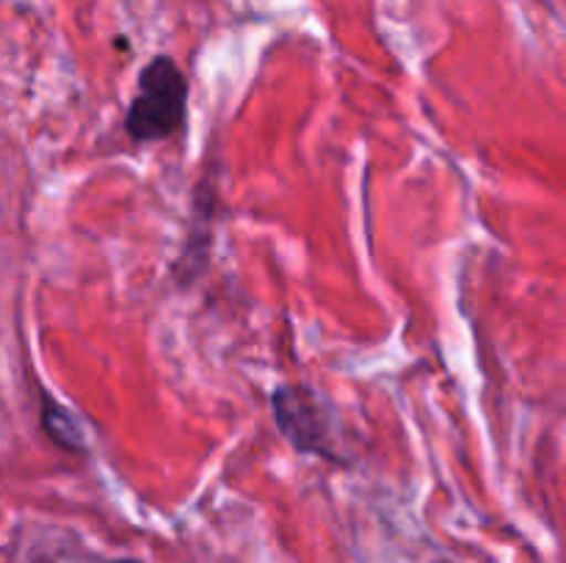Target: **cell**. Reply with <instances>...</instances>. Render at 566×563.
I'll return each instance as SVG.
<instances>
[{"label": "cell", "instance_id": "1", "mask_svg": "<svg viewBox=\"0 0 566 563\" xmlns=\"http://www.w3.org/2000/svg\"><path fill=\"white\" fill-rule=\"evenodd\" d=\"M188 116V81L175 59L155 55L138 75V92L130 99L125 130L133 141H166L182 130Z\"/></svg>", "mask_w": 566, "mask_h": 563}, {"label": "cell", "instance_id": "2", "mask_svg": "<svg viewBox=\"0 0 566 563\" xmlns=\"http://www.w3.org/2000/svg\"><path fill=\"white\" fill-rule=\"evenodd\" d=\"M271 406H274L276 428L298 453H310L335 464L346 461L337 450L340 436L335 434V412L321 392L304 384H285L274 392Z\"/></svg>", "mask_w": 566, "mask_h": 563}, {"label": "cell", "instance_id": "3", "mask_svg": "<svg viewBox=\"0 0 566 563\" xmlns=\"http://www.w3.org/2000/svg\"><path fill=\"white\" fill-rule=\"evenodd\" d=\"M42 425L59 447L72 453L83 450V431L77 419L61 403H55L48 392H42Z\"/></svg>", "mask_w": 566, "mask_h": 563}, {"label": "cell", "instance_id": "4", "mask_svg": "<svg viewBox=\"0 0 566 563\" xmlns=\"http://www.w3.org/2000/svg\"><path fill=\"white\" fill-rule=\"evenodd\" d=\"M111 563H142V561H133V557H122V561H111Z\"/></svg>", "mask_w": 566, "mask_h": 563}]
</instances>
